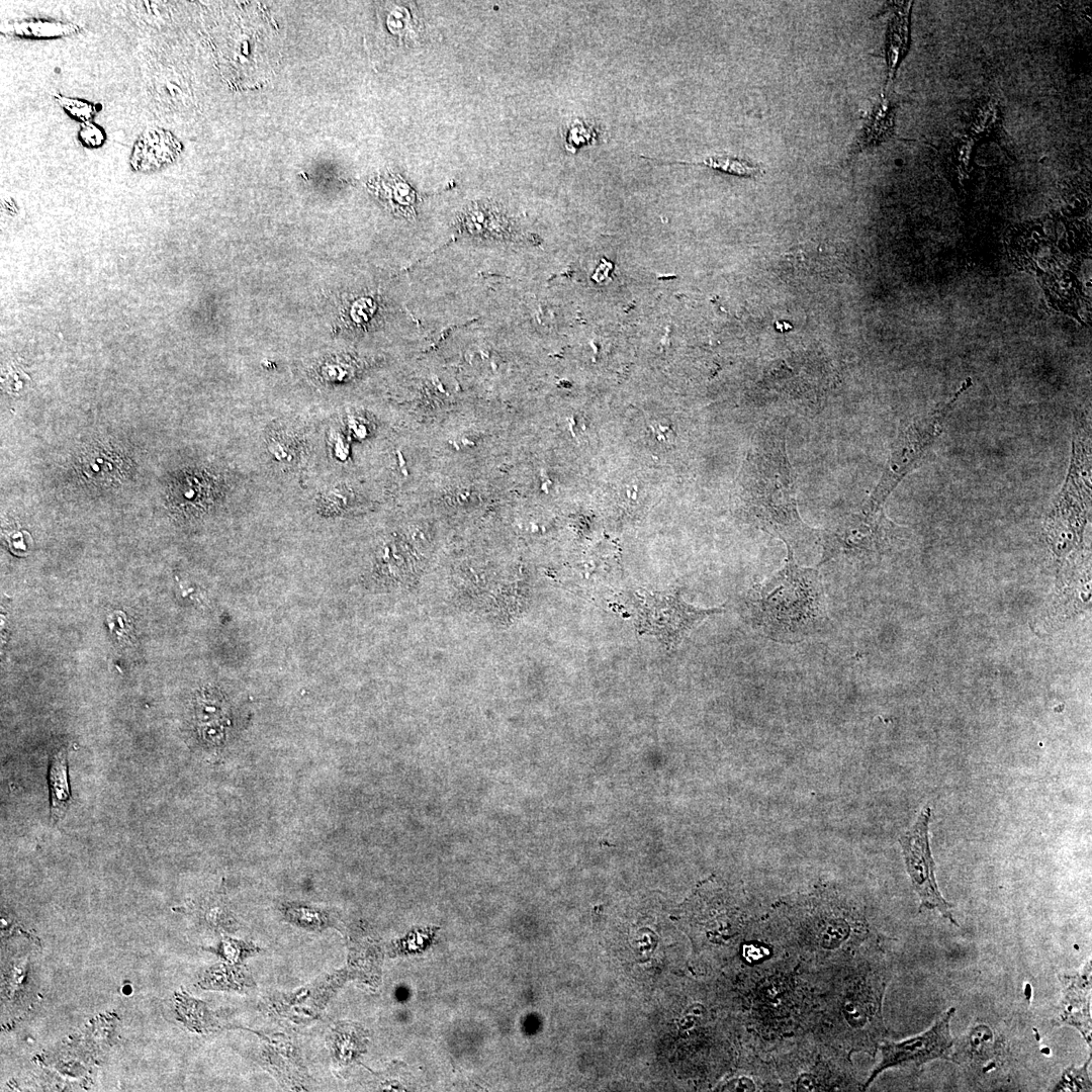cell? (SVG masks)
Here are the masks:
<instances>
[{
	"mask_svg": "<svg viewBox=\"0 0 1092 1092\" xmlns=\"http://www.w3.org/2000/svg\"><path fill=\"white\" fill-rule=\"evenodd\" d=\"M909 12L910 5L908 3L897 4L894 16L889 23L886 40L888 80L894 78L896 70L907 51Z\"/></svg>",
	"mask_w": 1092,
	"mask_h": 1092,
	"instance_id": "5bb4252c",
	"label": "cell"
},
{
	"mask_svg": "<svg viewBox=\"0 0 1092 1092\" xmlns=\"http://www.w3.org/2000/svg\"><path fill=\"white\" fill-rule=\"evenodd\" d=\"M785 564L745 596L748 620L760 633L784 643L802 641L827 621L824 587L817 570L800 566L788 547Z\"/></svg>",
	"mask_w": 1092,
	"mask_h": 1092,
	"instance_id": "6da1fadb",
	"label": "cell"
},
{
	"mask_svg": "<svg viewBox=\"0 0 1092 1092\" xmlns=\"http://www.w3.org/2000/svg\"><path fill=\"white\" fill-rule=\"evenodd\" d=\"M954 1011V1008H949L932 1027L920 1034L901 1041H883L879 1045L881 1060L872 1070L862 1088H868L887 1069L919 1067L936 1059H949L953 1045L950 1020Z\"/></svg>",
	"mask_w": 1092,
	"mask_h": 1092,
	"instance_id": "30bf717a",
	"label": "cell"
},
{
	"mask_svg": "<svg viewBox=\"0 0 1092 1092\" xmlns=\"http://www.w3.org/2000/svg\"><path fill=\"white\" fill-rule=\"evenodd\" d=\"M970 385L969 378L946 402L939 403L931 411L911 418L901 425L878 484L862 508L882 509L888 496L903 478L919 466L941 435L954 402Z\"/></svg>",
	"mask_w": 1092,
	"mask_h": 1092,
	"instance_id": "5b68a950",
	"label": "cell"
},
{
	"mask_svg": "<svg viewBox=\"0 0 1092 1092\" xmlns=\"http://www.w3.org/2000/svg\"><path fill=\"white\" fill-rule=\"evenodd\" d=\"M652 430L657 435V438L660 441H662V440L663 441H667V440L670 441V440L673 439V432H672V430L669 429V427H664V426H661V425H657L656 428L652 427Z\"/></svg>",
	"mask_w": 1092,
	"mask_h": 1092,
	"instance_id": "603a6c76",
	"label": "cell"
},
{
	"mask_svg": "<svg viewBox=\"0 0 1092 1092\" xmlns=\"http://www.w3.org/2000/svg\"><path fill=\"white\" fill-rule=\"evenodd\" d=\"M26 533L27 532L25 531L20 532L19 530H11L10 532L5 531V538L11 551L20 555L27 553L28 546L24 539V534Z\"/></svg>",
	"mask_w": 1092,
	"mask_h": 1092,
	"instance_id": "7402d4cb",
	"label": "cell"
},
{
	"mask_svg": "<svg viewBox=\"0 0 1092 1092\" xmlns=\"http://www.w3.org/2000/svg\"><path fill=\"white\" fill-rule=\"evenodd\" d=\"M1091 968L1090 964L1086 968L1084 975L1070 978L1071 984L1066 990L1065 1001L1063 1002V1021L1068 1022L1076 1026L1085 1036L1086 1032L1081 1021L1080 1015L1083 1021L1090 1026V989H1091Z\"/></svg>",
	"mask_w": 1092,
	"mask_h": 1092,
	"instance_id": "4fadbf2b",
	"label": "cell"
},
{
	"mask_svg": "<svg viewBox=\"0 0 1092 1092\" xmlns=\"http://www.w3.org/2000/svg\"><path fill=\"white\" fill-rule=\"evenodd\" d=\"M81 144L89 149L101 147L105 142V132L102 127L92 121L81 123L78 131Z\"/></svg>",
	"mask_w": 1092,
	"mask_h": 1092,
	"instance_id": "44dd1931",
	"label": "cell"
},
{
	"mask_svg": "<svg viewBox=\"0 0 1092 1092\" xmlns=\"http://www.w3.org/2000/svg\"><path fill=\"white\" fill-rule=\"evenodd\" d=\"M630 602L639 632L655 636L667 647L676 646L698 623L722 611L696 608L676 592H635Z\"/></svg>",
	"mask_w": 1092,
	"mask_h": 1092,
	"instance_id": "52a82bcc",
	"label": "cell"
},
{
	"mask_svg": "<svg viewBox=\"0 0 1092 1092\" xmlns=\"http://www.w3.org/2000/svg\"><path fill=\"white\" fill-rule=\"evenodd\" d=\"M179 149L178 141L170 131L159 127L149 128L133 145L130 165L135 170L157 169L175 159Z\"/></svg>",
	"mask_w": 1092,
	"mask_h": 1092,
	"instance_id": "8fae6325",
	"label": "cell"
},
{
	"mask_svg": "<svg viewBox=\"0 0 1092 1092\" xmlns=\"http://www.w3.org/2000/svg\"><path fill=\"white\" fill-rule=\"evenodd\" d=\"M886 983L866 963H854L831 987L822 1003L820 1024L825 1043L847 1052L874 1054L886 1028L882 1003Z\"/></svg>",
	"mask_w": 1092,
	"mask_h": 1092,
	"instance_id": "3957f363",
	"label": "cell"
},
{
	"mask_svg": "<svg viewBox=\"0 0 1092 1092\" xmlns=\"http://www.w3.org/2000/svg\"><path fill=\"white\" fill-rule=\"evenodd\" d=\"M1087 1063L1082 1069L1070 1068L1065 1071L1062 1080L1055 1090L1060 1091L1066 1090L1067 1088L1073 1091L1090 1090L1091 1084L1088 1078Z\"/></svg>",
	"mask_w": 1092,
	"mask_h": 1092,
	"instance_id": "ffe728a7",
	"label": "cell"
},
{
	"mask_svg": "<svg viewBox=\"0 0 1092 1092\" xmlns=\"http://www.w3.org/2000/svg\"><path fill=\"white\" fill-rule=\"evenodd\" d=\"M930 818L931 809L926 806L912 827L899 839L906 869L920 899L919 909L937 910L944 918L959 925L951 914L952 905L940 895L935 881L928 835Z\"/></svg>",
	"mask_w": 1092,
	"mask_h": 1092,
	"instance_id": "9c48e42d",
	"label": "cell"
},
{
	"mask_svg": "<svg viewBox=\"0 0 1092 1092\" xmlns=\"http://www.w3.org/2000/svg\"><path fill=\"white\" fill-rule=\"evenodd\" d=\"M81 466L87 478L95 482L109 483L111 480H118L123 473V462L120 457L98 448H93L84 454Z\"/></svg>",
	"mask_w": 1092,
	"mask_h": 1092,
	"instance_id": "ac0fdd59",
	"label": "cell"
},
{
	"mask_svg": "<svg viewBox=\"0 0 1092 1092\" xmlns=\"http://www.w3.org/2000/svg\"><path fill=\"white\" fill-rule=\"evenodd\" d=\"M793 932L803 947L819 957L841 954L864 937L866 924L844 897L817 891L788 906Z\"/></svg>",
	"mask_w": 1092,
	"mask_h": 1092,
	"instance_id": "277c9868",
	"label": "cell"
},
{
	"mask_svg": "<svg viewBox=\"0 0 1092 1092\" xmlns=\"http://www.w3.org/2000/svg\"><path fill=\"white\" fill-rule=\"evenodd\" d=\"M907 529L887 518L883 508L845 514L822 531L823 555L830 560L864 561L885 554L905 538Z\"/></svg>",
	"mask_w": 1092,
	"mask_h": 1092,
	"instance_id": "8992f818",
	"label": "cell"
},
{
	"mask_svg": "<svg viewBox=\"0 0 1092 1092\" xmlns=\"http://www.w3.org/2000/svg\"><path fill=\"white\" fill-rule=\"evenodd\" d=\"M49 784L51 791L52 821L63 818L70 799L66 752L61 749L54 753L50 762Z\"/></svg>",
	"mask_w": 1092,
	"mask_h": 1092,
	"instance_id": "e0dca14e",
	"label": "cell"
},
{
	"mask_svg": "<svg viewBox=\"0 0 1092 1092\" xmlns=\"http://www.w3.org/2000/svg\"><path fill=\"white\" fill-rule=\"evenodd\" d=\"M80 29L81 26L74 22L35 18L11 22L5 34L21 38L49 39L69 36Z\"/></svg>",
	"mask_w": 1092,
	"mask_h": 1092,
	"instance_id": "9a60e30c",
	"label": "cell"
},
{
	"mask_svg": "<svg viewBox=\"0 0 1092 1092\" xmlns=\"http://www.w3.org/2000/svg\"><path fill=\"white\" fill-rule=\"evenodd\" d=\"M897 104L888 98H883L873 110L861 134L851 146L847 160L854 159L863 150L877 146L893 134L895 108Z\"/></svg>",
	"mask_w": 1092,
	"mask_h": 1092,
	"instance_id": "7c38bea8",
	"label": "cell"
},
{
	"mask_svg": "<svg viewBox=\"0 0 1092 1092\" xmlns=\"http://www.w3.org/2000/svg\"><path fill=\"white\" fill-rule=\"evenodd\" d=\"M810 1049V1044L799 1045L782 1056L778 1071L780 1083L791 1091H831L845 1090L851 1086L850 1074L843 1059L834 1057L833 1052L823 1048Z\"/></svg>",
	"mask_w": 1092,
	"mask_h": 1092,
	"instance_id": "ba28073f",
	"label": "cell"
},
{
	"mask_svg": "<svg viewBox=\"0 0 1092 1092\" xmlns=\"http://www.w3.org/2000/svg\"><path fill=\"white\" fill-rule=\"evenodd\" d=\"M640 157L656 164L699 165L729 175L745 178H754L763 172L759 164L731 155H712L699 161H663L644 155H640Z\"/></svg>",
	"mask_w": 1092,
	"mask_h": 1092,
	"instance_id": "2e32d148",
	"label": "cell"
},
{
	"mask_svg": "<svg viewBox=\"0 0 1092 1092\" xmlns=\"http://www.w3.org/2000/svg\"><path fill=\"white\" fill-rule=\"evenodd\" d=\"M54 97L71 118L82 123L91 121L96 113L95 105L89 101L67 97L61 94H55Z\"/></svg>",
	"mask_w": 1092,
	"mask_h": 1092,
	"instance_id": "d6986e66",
	"label": "cell"
},
{
	"mask_svg": "<svg viewBox=\"0 0 1092 1092\" xmlns=\"http://www.w3.org/2000/svg\"><path fill=\"white\" fill-rule=\"evenodd\" d=\"M743 471L742 498L749 523L792 549L815 541L817 532L798 511L794 472L783 437L761 440L748 455Z\"/></svg>",
	"mask_w": 1092,
	"mask_h": 1092,
	"instance_id": "7a4b0ae2",
	"label": "cell"
}]
</instances>
